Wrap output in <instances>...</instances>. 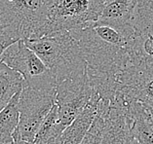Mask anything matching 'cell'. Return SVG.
<instances>
[{"label":"cell","mask_w":153,"mask_h":144,"mask_svg":"<svg viewBox=\"0 0 153 144\" xmlns=\"http://www.w3.org/2000/svg\"><path fill=\"white\" fill-rule=\"evenodd\" d=\"M25 42L50 69L56 85L88 77L87 64L70 32H56Z\"/></svg>","instance_id":"6da1fadb"},{"label":"cell","mask_w":153,"mask_h":144,"mask_svg":"<svg viewBox=\"0 0 153 144\" xmlns=\"http://www.w3.org/2000/svg\"><path fill=\"white\" fill-rule=\"evenodd\" d=\"M48 9L45 0H0V31L17 40L45 35Z\"/></svg>","instance_id":"7a4b0ae2"},{"label":"cell","mask_w":153,"mask_h":144,"mask_svg":"<svg viewBox=\"0 0 153 144\" xmlns=\"http://www.w3.org/2000/svg\"><path fill=\"white\" fill-rule=\"evenodd\" d=\"M111 0H45L48 24L45 35L73 31L98 21L100 13Z\"/></svg>","instance_id":"3957f363"},{"label":"cell","mask_w":153,"mask_h":144,"mask_svg":"<svg viewBox=\"0 0 153 144\" xmlns=\"http://www.w3.org/2000/svg\"><path fill=\"white\" fill-rule=\"evenodd\" d=\"M114 98L140 102L153 112V57L144 51L134 56L119 77Z\"/></svg>","instance_id":"277c9868"},{"label":"cell","mask_w":153,"mask_h":144,"mask_svg":"<svg viewBox=\"0 0 153 144\" xmlns=\"http://www.w3.org/2000/svg\"><path fill=\"white\" fill-rule=\"evenodd\" d=\"M57 89H36L24 86L19 99L20 122L18 134L25 141L34 144L43 121L56 104Z\"/></svg>","instance_id":"5b68a950"},{"label":"cell","mask_w":153,"mask_h":144,"mask_svg":"<svg viewBox=\"0 0 153 144\" xmlns=\"http://www.w3.org/2000/svg\"><path fill=\"white\" fill-rule=\"evenodd\" d=\"M1 62L21 73L25 81L24 86L36 89H57L50 69L34 52L29 49L25 40H19L7 48Z\"/></svg>","instance_id":"8992f818"},{"label":"cell","mask_w":153,"mask_h":144,"mask_svg":"<svg viewBox=\"0 0 153 144\" xmlns=\"http://www.w3.org/2000/svg\"><path fill=\"white\" fill-rule=\"evenodd\" d=\"M103 107L104 125L100 144H131L133 141L129 104L120 98H100Z\"/></svg>","instance_id":"52a82bcc"},{"label":"cell","mask_w":153,"mask_h":144,"mask_svg":"<svg viewBox=\"0 0 153 144\" xmlns=\"http://www.w3.org/2000/svg\"><path fill=\"white\" fill-rule=\"evenodd\" d=\"M100 98L96 92L83 111L63 131L55 144H81L83 142L98 114Z\"/></svg>","instance_id":"ba28073f"},{"label":"cell","mask_w":153,"mask_h":144,"mask_svg":"<svg viewBox=\"0 0 153 144\" xmlns=\"http://www.w3.org/2000/svg\"><path fill=\"white\" fill-rule=\"evenodd\" d=\"M136 4L137 0H111L104 6L98 21L95 23L117 28L133 25Z\"/></svg>","instance_id":"9c48e42d"},{"label":"cell","mask_w":153,"mask_h":144,"mask_svg":"<svg viewBox=\"0 0 153 144\" xmlns=\"http://www.w3.org/2000/svg\"><path fill=\"white\" fill-rule=\"evenodd\" d=\"M133 137L139 144H153V112L140 102L129 104Z\"/></svg>","instance_id":"30bf717a"},{"label":"cell","mask_w":153,"mask_h":144,"mask_svg":"<svg viewBox=\"0 0 153 144\" xmlns=\"http://www.w3.org/2000/svg\"><path fill=\"white\" fill-rule=\"evenodd\" d=\"M25 81L21 73L0 62V112L22 92Z\"/></svg>","instance_id":"8fae6325"},{"label":"cell","mask_w":153,"mask_h":144,"mask_svg":"<svg viewBox=\"0 0 153 144\" xmlns=\"http://www.w3.org/2000/svg\"><path fill=\"white\" fill-rule=\"evenodd\" d=\"M20 95L21 92L0 112V144H14L15 142V132L18 130L20 122Z\"/></svg>","instance_id":"7c38bea8"},{"label":"cell","mask_w":153,"mask_h":144,"mask_svg":"<svg viewBox=\"0 0 153 144\" xmlns=\"http://www.w3.org/2000/svg\"><path fill=\"white\" fill-rule=\"evenodd\" d=\"M65 130V128L59 121L58 106L55 104L41 125L35 136L34 144H55Z\"/></svg>","instance_id":"4fadbf2b"},{"label":"cell","mask_w":153,"mask_h":144,"mask_svg":"<svg viewBox=\"0 0 153 144\" xmlns=\"http://www.w3.org/2000/svg\"><path fill=\"white\" fill-rule=\"evenodd\" d=\"M103 125H104V113H103V107L99 103V109L97 117L93 123L92 127L87 132L83 142L81 144H100L102 137V131H103Z\"/></svg>","instance_id":"5bb4252c"},{"label":"cell","mask_w":153,"mask_h":144,"mask_svg":"<svg viewBox=\"0 0 153 144\" xmlns=\"http://www.w3.org/2000/svg\"><path fill=\"white\" fill-rule=\"evenodd\" d=\"M17 41H19V40L11 37L10 35L6 34V33H4V32L0 31V62L2 61L3 55H4L5 51L7 50V48L10 47L12 44H14Z\"/></svg>","instance_id":"9a60e30c"},{"label":"cell","mask_w":153,"mask_h":144,"mask_svg":"<svg viewBox=\"0 0 153 144\" xmlns=\"http://www.w3.org/2000/svg\"><path fill=\"white\" fill-rule=\"evenodd\" d=\"M143 51L149 57H153V35L147 34L143 41Z\"/></svg>","instance_id":"2e32d148"},{"label":"cell","mask_w":153,"mask_h":144,"mask_svg":"<svg viewBox=\"0 0 153 144\" xmlns=\"http://www.w3.org/2000/svg\"><path fill=\"white\" fill-rule=\"evenodd\" d=\"M14 144H33V143H30V142H27V141H25V140H23L20 135H19L18 134V131H16V132H15V142Z\"/></svg>","instance_id":"e0dca14e"},{"label":"cell","mask_w":153,"mask_h":144,"mask_svg":"<svg viewBox=\"0 0 153 144\" xmlns=\"http://www.w3.org/2000/svg\"><path fill=\"white\" fill-rule=\"evenodd\" d=\"M131 144H139V143H137V140H135V139H133V141H132V142H131Z\"/></svg>","instance_id":"ac0fdd59"}]
</instances>
